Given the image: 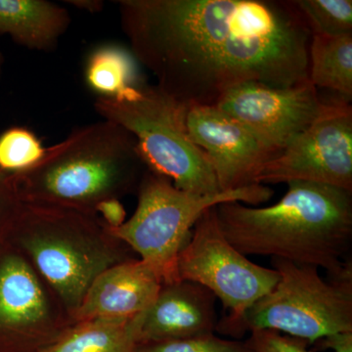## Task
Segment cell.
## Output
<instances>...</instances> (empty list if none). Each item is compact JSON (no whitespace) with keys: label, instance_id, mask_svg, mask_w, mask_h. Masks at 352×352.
<instances>
[{"label":"cell","instance_id":"8fae6325","mask_svg":"<svg viewBox=\"0 0 352 352\" xmlns=\"http://www.w3.org/2000/svg\"><path fill=\"white\" fill-rule=\"evenodd\" d=\"M323 104L309 80L288 87L248 82L226 91L215 107L282 152L311 124Z\"/></svg>","mask_w":352,"mask_h":352},{"label":"cell","instance_id":"5bb4252c","mask_svg":"<svg viewBox=\"0 0 352 352\" xmlns=\"http://www.w3.org/2000/svg\"><path fill=\"white\" fill-rule=\"evenodd\" d=\"M162 285L156 273L141 259L115 264L90 285L73 314L74 323L94 319L132 320L151 307Z\"/></svg>","mask_w":352,"mask_h":352},{"label":"cell","instance_id":"4316f807","mask_svg":"<svg viewBox=\"0 0 352 352\" xmlns=\"http://www.w3.org/2000/svg\"><path fill=\"white\" fill-rule=\"evenodd\" d=\"M2 64H3V57H2L1 52H0V76H1Z\"/></svg>","mask_w":352,"mask_h":352},{"label":"cell","instance_id":"52a82bcc","mask_svg":"<svg viewBox=\"0 0 352 352\" xmlns=\"http://www.w3.org/2000/svg\"><path fill=\"white\" fill-rule=\"evenodd\" d=\"M279 280L243 316L232 336L270 330L289 337L316 340L352 332V279L324 280L312 266L272 258Z\"/></svg>","mask_w":352,"mask_h":352},{"label":"cell","instance_id":"9c48e42d","mask_svg":"<svg viewBox=\"0 0 352 352\" xmlns=\"http://www.w3.org/2000/svg\"><path fill=\"white\" fill-rule=\"evenodd\" d=\"M73 324L29 258L0 239V352H41Z\"/></svg>","mask_w":352,"mask_h":352},{"label":"cell","instance_id":"ffe728a7","mask_svg":"<svg viewBox=\"0 0 352 352\" xmlns=\"http://www.w3.org/2000/svg\"><path fill=\"white\" fill-rule=\"evenodd\" d=\"M312 34H352L351 0H294Z\"/></svg>","mask_w":352,"mask_h":352},{"label":"cell","instance_id":"ba28073f","mask_svg":"<svg viewBox=\"0 0 352 352\" xmlns=\"http://www.w3.org/2000/svg\"><path fill=\"white\" fill-rule=\"evenodd\" d=\"M217 207L196 222L178 256L177 272L180 280L201 285L219 298L229 315L217 330L232 335L245 312L274 288L279 273L252 263L227 240Z\"/></svg>","mask_w":352,"mask_h":352},{"label":"cell","instance_id":"ac0fdd59","mask_svg":"<svg viewBox=\"0 0 352 352\" xmlns=\"http://www.w3.org/2000/svg\"><path fill=\"white\" fill-rule=\"evenodd\" d=\"M308 80L315 87L352 98V34H312L308 50Z\"/></svg>","mask_w":352,"mask_h":352},{"label":"cell","instance_id":"d4e9b609","mask_svg":"<svg viewBox=\"0 0 352 352\" xmlns=\"http://www.w3.org/2000/svg\"><path fill=\"white\" fill-rule=\"evenodd\" d=\"M314 351L332 349L335 352H352V332H340L326 336L314 342Z\"/></svg>","mask_w":352,"mask_h":352},{"label":"cell","instance_id":"cb8c5ba5","mask_svg":"<svg viewBox=\"0 0 352 352\" xmlns=\"http://www.w3.org/2000/svg\"><path fill=\"white\" fill-rule=\"evenodd\" d=\"M96 214L108 229L119 228L126 221V212L119 199L101 203L97 207Z\"/></svg>","mask_w":352,"mask_h":352},{"label":"cell","instance_id":"5b68a950","mask_svg":"<svg viewBox=\"0 0 352 352\" xmlns=\"http://www.w3.org/2000/svg\"><path fill=\"white\" fill-rule=\"evenodd\" d=\"M94 107L103 120L133 136L148 170L182 191L201 195L222 192L207 154L190 135L187 104L143 82L122 100L96 98Z\"/></svg>","mask_w":352,"mask_h":352},{"label":"cell","instance_id":"d6986e66","mask_svg":"<svg viewBox=\"0 0 352 352\" xmlns=\"http://www.w3.org/2000/svg\"><path fill=\"white\" fill-rule=\"evenodd\" d=\"M47 148L31 129L12 126L0 133V171L19 175L41 163Z\"/></svg>","mask_w":352,"mask_h":352},{"label":"cell","instance_id":"6da1fadb","mask_svg":"<svg viewBox=\"0 0 352 352\" xmlns=\"http://www.w3.org/2000/svg\"><path fill=\"white\" fill-rule=\"evenodd\" d=\"M120 25L157 87L215 106L241 83L308 80L312 34L294 0H120Z\"/></svg>","mask_w":352,"mask_h":352},{"label":"cell","instance_id":"44dd1931","mask_svg":"<svg viewBox=\"0 0 352 352\" xmlns=\"http://www.w3.org/2000/svg\"><path fill=\"white\" fill-rule=\"evenodd\" d=\"M135 352H254L248 342L222 339L214 333L186 339L139 344Z\"/></svg>","mask_w":352,"mask_h":352},{"label":"cell","instance_id":"7402d4cb","mask_svg":"<svg viewBox=\"0 0 352 352\" xmlns=\"http://www.w3.org/2000/svg\"><path fill=\"white\" fill-rule=\"evenodd\" d=\"M23 206L13 176L0 171V239L7 238Z\"/></svg>","mask_w":352,"mask_h":352},{"label":"cell","instance_id":"8992f818","mask_svg":"<svg viewBox=\"0 0 352 352\" xmlns=\"http://www.w3.org/2000/svg\"><path fill=\"white\" fill-rule=\"evenodd\" d=\"M136 193L138 207L131 219L109 230L138 254L164 285L179 281L178 256L206 210L230 201L259 205L270 200L273 190L254 184L201 195L176 188L168 178L147 170Z\"/></svg>","mask_w":352,"mask_h":352},{"label":"cell","instance_id":"7a4b0ae2","mask_svg":"<svg viewBox=\"0 0 352 352\" xmlns=\"http://www.w3.org/2000/svg\"><path fill=\"white\" fill-rule=\"evenodd\" d=\"M281 200L265 208L239 201L217 207L220 228L245 256H270L352 279V192L291 182Z\"/></svg>","mask_w":352,"mask_h":352},{"label":"cell","instance_id":"277c9868","mask_svg":"<svg viewBox=\"0 0 352 352\" xmlns=\"http://www.w3.org/2000/svg\"><path fill=\"white\" fill-rule=\"evenodd\" d=\"M7 239L29 258L72 318L99 274L135 258L97 215L51 206L24 204Z\"/></svg>","mask_w":352,"mask_h":352},{"label":"cell","instance_id":"30bf717a","mask_svg":"<svg viewBox=\"0 0 352 352\" xmlns=\"http://www.w3.org/2000/svg\"><path fill=\"white\" fill-rule=\"evenodd\" d=\"M307 182L352 192V107L349 100L324 102L305 131L270 163L258 184Z\"/></svg>","mask_w":352,"mask_h":352},{"label":"cell","instance_id":"9a60e30c","mask_svg":"<svg viewBox=\"0 0 352 352\" xmlns=\"http://www.w3.org/2000/svg\"><path fill=\"white\" fill-rule=\"evenodd\" d=\"M71 24L67 9L46 0H0V36L28 50L56 48Z\"/></svg>","mask_w":352,"mask_h":352},{"label":"cell","instance_id":"4fadbf2b","mask_svg":"<svg viewBox=\"0 0 352 352\" xmlns=\"http://www.w3.org/2000/svg\"><path fill=\"white\" fill-rule=\"evenodd\" d=\"M215 298L193 282L162 285L151 307L134 319L138 344L208 335L217 331Z\"/></svg>","mask_w":352,"mask_h":352},{"label":"cell","instance_id":"2e32d148","mask_svg":"<svg viewBox=\"0 0 352 352\" xmlns=\"http://www.w3.org/2000/svg\"><path fill=\"white\" fill-rule=\"evenodd\" d=\"M85 80L97 98L122 100L143 83L138 61L131 51L118 44H103L88 55Z\"/></svg>","mask_w":352,"mask_h":352},{"label":"cell","instance_id":"484cf974","mask_svg":"<svg viewBox=\"0 0 352 352\" xmlns=\"http://www.w3.org/2000/svg\"><path fill=\"white\" fill-rule=\"evenodd\" d=\"M66 2L71 3V6H75L76 8L90 13L100 12L104 7V2L100 0H71V1Z\"/></svg>","mask_w":352,"mask_h":352},{"label":"cell","instance_id":"603a6c76","mask_svg":"<svg viewBox=\"0 0 352 352\" xmlns=\"http://www.w3.org/2000/svg\"><path fill=\"white\" fill-rule=\"evenodd\" d=\"M248 344L254 352H311L307 340L270 330L252 331Z\"/></svg>","mask_w":352,"mask_h":352},{"label":"cell","instance_id":"3957f363","mask_svg":"<svg viewBox=\"0 0 352 352\" xmlns=\"http://www.w3.org/2000/svg\"><path fill=\"white\" fill-rule=\"evenodd\" d=\"M146 171L133 136L103 120L75 129L13 178L24 204L97 215L103 201L138 192Z\"/></svg>","mask_w":352,"mask_h":352},{"label":"cell","instance_id":"e0dca14e","mask_svg":"<svg viewBox=\"0 0 352 352\" xmlns=\"http://www.w3.org/2000/svg\"><path fill=\"white\" fill-rule=\"evenodd\" d=\"M134 319L75 322L41 352H135Z\"/></svg>","mask_w":352,"mask_h":352},{"label":"cell","instance_id":"7c38bea8","mask_svg":"<svg viewBox=\"0 0 352 352\" xmlns=\"http://www.w3.org/2000/svg\"><path fill=\"white\" fill-rule=\"evenodd\" d=\"M186 124L207 154L221 191L258 184L264 166L281 153L215 106L189 105Z\"/></svg>","mask_w":352,"mask_h":352}]
</instances>
